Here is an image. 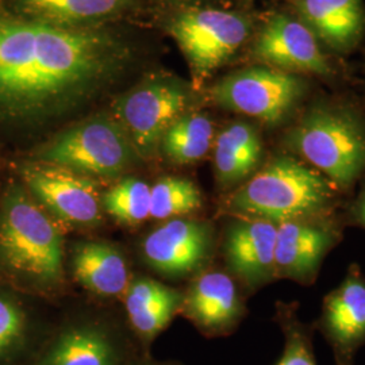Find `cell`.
I'll return each instance as SVG.
<instances>
[{
    "label": "cell",
    "mask_w": 365,
    "mask_h": 365,
    "mask_svg": "<svg viewBox=\"0 0 365 365\" xmlns=\"http://www.w3.org/2000/svg\"><path fill=\"white\" fill-rule=\"evenodd\" d=\"M131 52L108 30L56 26L0 6V133L36 129L91 99Z\"/></svg>",
    "instance_id": "cell-1"
},
{
    "label": "cell",
    "mask_w": 365,
    "mask_h": 365,
    "mask_svg": "<svg viewBox=\"0 0 365 365\" xmlns=\"http://www.w3.org/2000/svg\"><path fill=\"white\" fill-rule=\"evenodd\" d=\"M64 242L45 209L18 178L0 192V277L42 291L64 274Z\"/></svg>",
    "instance_id": "cell-2"
},
{
    "label": "cell",
    "mask_w": 365,
    "mask_h": 365,
    "mask_svg": "<svg viewBox=\"0 0 365 365\" xmlns=\"http://www.w3.org/2000/svg\"><path fill=\"white\" fill-rule=\"evenodd\" d=\"M334 187L318 170L289 156L274 157L227 200L226 209L247 220L282 222L327 217Z\"/></svg>",
    "instance_id": "cell-3"
},
{
    "label": "cell",
    "mask_w": 365,
    "mask_h": 365,
    "mask_svg": "<svg viewBox=\"0 0 365 365\" xmlns=\"http://www.w3.org/2000/svg\"><path fill=\"white\" fill-rule=\"evenodd\" d=\"M286 143L339 188H349L365 172L364 122L348 108L314 106L288 131Z\"/></svg>",
    "instance_id": "cell-4"
},
{
    "label": "cell",
    "mask_w": 365,
    "mask_h": 365,
    "mask_svg": "<svg viewBox=\"0 0 365 365\" xmlns=\"http://www.w3.org/2000/svg\"><path fill=\"white\" fill-rule=\"evenodd\" d=\"M138 156L117 119L90 118L34 148L27 160L53 164L90 178L114 179Z\"/></svg>",
    "instance_id": "cell-5"
},
{
    "label": "cell",
    "mask_w": 365,
    "mask_h": 365,
    "mask_svg": "<svg viewBox=\"0 0 365 365\" xmlns=\"http://www.w3.org/2000/svg\"><path fill=\"white\" fill-rule=\"evenodd\" d=\"M306 92L303 78L269 66L235 72L211 88V98L226 110L256 118L267 125L286 120Z\"/></svg>",
    "instance_id": "cell-6"
},
{
    "label": "cell",
    "mask_w": 365,
    "mask_h": 365,
    "mask_svg": "<svg viewBox=\"0 0 365 365\" xmlns=\"http://www.w3.org/2000/svg\"><path fill=\"white\" fill-rule=\"evenodd\" d=\"M170 33L200 84L244 45L250 34V22L241 14L199 9L175 16Z\"/></svg>",
    "instance_id": "cell-7"
},
{
    "label": "cell",
    "mask_w": 365,
    "mask_h": 365,
    "mask_svg": "<svg viewBox=\"0 0 365 365\" xmlns=\"http://www.w3.org/2000/svg\"><path fill=\"white\" fill-rule=\"evenodd\" d=\"M190 92L170 80L148 81L123 93L114 106L115 119L138 156L156 152L170 125L185 114Z\"/></svg>",
    "instance_id": "cell-8"
},
{
    "label": "cell",
    "mask_w": 365,
    "mask_h": 365,
    "mask_svg": "<svg viewBox=\"0 0 365 365\" xmlns=\"http://www.w3.org/2000/svg\"><path fill=\"white\" fill-rule=\"evenodd\" d=\"M14 172L29 194L57 218L75 225H93L101 220L98 182L64 167L22 158Z\"/></svg>",
    "instance_id": "cell-9"
},
{
    "label": "cell",
    "mask_w": 365,
    "mask_h": 365,
    "mask_svg": "<svg viewBox=\"0 0 365 365\" xmlns=\"http://www.w3.org/2000/svg\"><path fill=\"white\" fill-rule=\"evenodd\" d=\"M253 54L269 68L294 75L327 76L331 72L313 31L302 19L286 14L267 21L255 41Z\"/></svg>",
    "instance_id": "cell-10"
},
{
    "label": "cell",
    "mask_w": 365,
    "mask_h": 365,
    "mask_svg": "<svg viewBox=\"0 0 365 365\" xmlns=\"http://www.w3.org/2000/svg\"><path fill=\"white\" fill-rule=\"evenodd\" d=\"M341 235L327 217L282 222L277 225L274 274L302 284H312L330 249Z\"/></svg>",
    "instance_id": "cell-11"
},
{
    "label": "cell",
    "mask_w": 365,
    "mask_h": 365,
    "mask_svg": "<svg viewBox=\"0 0 365 365\" xmlns=\"http://www.w3.org/2000/svg\"><path fill=\"white\" fill-rule=\"evenodd\" d=\"M337 365H354L365 345V276L353 264L339 287L329 292L317 322Z\"/></svg>",
    "instance_id": "cell-12"
},
{
    "label": "cell",
    "mask_w": 365,
    "mask_h": 365,
    "mask_svg": "<svg viewBox=\"0 0 365 365\" xmlns=\"http://www.w3.org/2000/svg\"><path fill=\"white\" fill-rule=\"evenodd\" d=\"M211 232L205 223L172 220L144 240L143 253L161 274L180 276L197 269L209 256Z\"/></svg>",
    "instance_id": "cell-13"
},
{
    "label": "cell",
    "mask_w": 365,
    "mask_h": 365,
    "mask_svg": "<svg viewBox=\"0 0 365 365\" xmlns=\"http://www.w3.org/2000/svg\"><path fill=\"white\" fill-rule=\"evenodd\" d=\"M277 225L262 220L233 223L226 235L225 253L230 269L250 287L274 279Z\"/></svg>",
    "instance_id": "cell-14"
},
{
    "label": "cell",
    "mask_w": 365,
    "mask_h": 365,
    "mask_svg": "<svg viewBox=\"0 0 365 365\" xmlns=\"http://www.w3.org/2000/svg\"><path fill=\"white\" fill-rule=\"evenodd\" d=\"M122 359V346L111 331L96 324H78L63 329L33 365H120Z\"/></svg>",
    "instance_id": "cell-15"
},
{
    "label": "cell",
    "mask_w": 365,
    "mask_h": 365,
    "mask_svg": "<svg viewBox=\"0 0 365 365\" xmlns=\"http://www.w3.org/2000/svg\"><path fill=\"white\" fill-rule=\"evenodd\" d=\"M187 315L207 334L232 330L242 317V306L229 274L211 271L200 274L184 298Z\"/></svg>",
    "instance_id": "cell-16"
},
{
    "label": "cell",
    "mask_w": 365,
    "mask_h": 365,
    "mask_svg": "<svg viewBox=\"0 0 365 365\" xmlns=\"http://www.w3.org/2000/svg\"><path fill=\"white\" fill-rule=\"evenodd\" d=\"M298 10L315 37L339 51L356 45L364 29L361 0H298Z\"/></svg>",
    "instance_id": "cell-17"
},
{
    "label": "cell",
    "mask_w": 365,
    "mask_h": 365,
    "mask_svg": "<svg viewBox=\"0 0 365 365\" xmlns=\"http://www.w3.org/2000/svg\"><path fill=\"white\" fill-rule=\"evenodd\" d=\"M134 0H0L11 13L56 26H86L128 10Z\"/></svg>",
    "instance_id": "cell-18"
},
{
    "label": "cell",
    "mask_w": 365,
    "mask_h": 365,
    "mask_svg": "<svg viewBox=\"0 0 365 365\" xmlns=\"http://www.w3.org/2000/svg\"><path fill=\"white\" fill-rule=\"evenodd\" d=\"M182 304L184 297L179 291L152 279L135 280L126 294L131 327L145 344L168 327Z\"/></svg>",
    "instance_id": "cell-19"
},
{
    "label": "cell",
    "mask_w": 365,
    "mask_h": 365,
    "mask_svg": "<svg viewBox=\"0 0 365 365\" xmlns=\"http://www.w3.org/2000/svg\"><path fill=\"white\" fill-rule=\"evenodd\" d=\"M262 144L257 130L245 122H235L218 134L214 148V165L220 185L229 188L242 182L257 168Z\"/></svg>",
    "instance_id": "cell-20"
},
{
    "label": "cell",
    "mask_w": 365,
    "mask_h": 365,
    "mask_svg": "<svg viewBox=\"0 0 365 365\" xmlns=\"http://www.w3.org/2000/svg\"><path fill=\"white\" fill-rule=\"evenodd\" d=\"M73 271L78 282L93 294L115 297L129 284L125 257L105 242H84L73 252Z\"/></svg>",
    "instance_id": "cell-21"
},
{
    "label": "cell",
    "mask_w": 365,
    "mask_h": 365,
    "mask_svg": "<svg viewBox=\"0 0 365 365\" xmlns=\"http://www.w3.org/2000/svg\"><path fill=\"white\" fill-rule=\"evenodd\" d=\"M214 137L209 117L185 113L178 118L161 138L164 155L176 164H192L207 155Z\"/></svg>",
    "instance_id": "cell-22"
},
{
    "label": "cell",
    "mask_w": 365,
    "mask_h": 365,
    "mask_svg": "<svg viewBox=\"0 0 365 365\" xmlns=\"http://www.w3.org/2000/svg\"><path fill=\"white\" fill-rule=\"evenodd\" d=\"M200 206V192L190 180L165 178L150 187V218H173L192 212Z\"/></svg>",
    "instance_id": "cell-23"
},
{
    "label": "cell",
    "mask_w": 365,
    "mask_h": 365,
    "mask_svg": "<svg viewBox=\"0 0 365 365\" xmlns=\"http://www.w3.org/2000/svg\"><path fill=\"white\" fill-rule=\"evenodd\" d=\"M106 211L125 225H138L150 217V185L138 179H123L103 196Z\"/></svg>",
    "instance_id": "cell-24"
},
{
    "label": "cell",
    "mask_w": 365,
    "mask_h": 365,
    "mask_svg": "<svg viewBox=\"0 0 365 365\" xmlns=\"http://www.w3.org/2000/svg\"><path fill=\"white\" fill-rule=\"evenodd\" d=\"M277 322L284 334V349L276 365H317L314 353L313 327L297 317V306H277Z\"/></svg>",
    "instance_id": "cell-25"
},
{
    "label": "cell",
    "mask_w": 365,
    "mask_h": 365,
    "mask_svg": "<svg viewBox=\"0 0 365 365\" xmlns=\"http://www.w3.org/2000/svg\"><path fill=\"white\" fill-rule=\"evenodd\" d=\"M29 336L25 309L13 295L0 289V365L7 364L22 351Z\"/></svg>",
    "instance_id": "cell-26"
},
{
    "label": "cell",
    "mask_w": 365,
    "mask_h": 365,
    "mask_svg": "<svg viewBox=\"0 0 365 365\" xmlns=\"http://www.w3.org/2000/svg\"><path fill=\"white\" fill-rule=\"evenodd\" d=\"M353 217L365 227V187L353 205Z\"/></svg>",
    "instance_id": "cell-27"
},
{
    "label": "cell",
    "mask_w": 365,
    "mask_h": 365,
    "mask_svg": "<svg viewBox=\"0 0 365 365\" xmlns=\"http://www.w3.org/2000/svg\"><path fill=\"white\" fill-rule=\"evenodd\" d=\"M133 365H168V364H158V363H150V361H144V363H140V364Z\"/></svg>",
    "instance_id": "cell-28"
}]
</instances>
